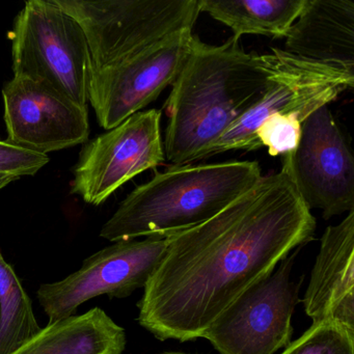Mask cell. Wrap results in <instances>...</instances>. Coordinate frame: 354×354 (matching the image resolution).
<instances>
[{
    "label": "cell",
    "instance_id": "obj_12",
    "mask_svg": "<svg viewBox=\"0 0 354 354\" xmlns=\"http://www.w3.org/2000/svg\"><path fill=\"white\" fill-rule=\"evenodd\" d=\"M3 96L10 144L47 155L88 140V109L53 88L14 76Z\"/></svg>",
    "mask_w": 354,
    "mask_h": 354
},
{
    "label": "cell",
    "instance_id": "obj_9",
    "mask_svg": "<svg viewBox=\"0 0 354 354\" xmlns=\"http://www.w3.org/2000/svg\"><path fill=\"white\" fill-rule=\"evenodd\" d=\"M169 237L113 242L84 261L75 272L37 292L49 322L72 316L82 304L107 295L124 298L145 288L169 245Z\"/></svg>",
    "mask_w": 354,
    "mask_h": 354
},
{
    "label": "cell",
    "instance_id": "obj_11",
    "mask_svg": "<svg viewBox=\"0 0 354 354\" xmlns=\"http://www.w3.org/2000/svg\"><path fill=\"white\" fill-rule=\"evenodd\" d=\"M161 111H140L88 142L74 171L72 194L99 206L140 174L165 161Z\"/></svg>",
    "mask_w": 354,
    "mask_h": 354
},
{
    "label": "cell",
    "instance_id": "obj_4",
    "mask_svg": "<svg viewBox=\"0 0 354 354\" xmlns=\"http://www.w3.org/2000/svg\"><path fill=\"white\" fill-rule=\"evenodd\" d=\"M9 38L14 76L41 82L88 109V40L80 24L55 0L26 3Z\"/></svg>",
    "mask_w": 354,
    "mask_h": 354
},
{
    "label": "cell",
    "instance_id": "obj_5",
    "mask_svg": "<svg viewBox=\"0 0 354 354\" xmlns=\"http://www.w3.org/2000/svg\"><path fill=\"white\" fill-rule=\"evenodd\" d=\"M84 30L91 72L194 28L198 0H55Z\"/></svg>",
    "mask_w": 354,
    "mask_h": 354
},
{
    "label": "cell",
    "instance_id": "obj_6",
    "mask_svg": "<svg viewBox=\"0 0 354 354\" xmlns=\"http://www.w3.org/2000/svg\"><path fill=\"white\" fill-rule=\"evenodd\" d=\"M268 80L262 98L241 115L216 144L207 159L227 151L259 150L257 130L272 115L301 125L306 118L354 86V74L308 61L272 48L267 53Z\"/></svg>",
    "mask_w": 354,
    "mask_h": 354
},
{
    "label": "cell",
    "instance_id": "obj_7",
    "mask_svg": "<svg viewBox=\"0 0 354 354\" xmlns=\"http://www.w3.org/2000/svg\"><path fill=\"white\" fill-rule=\"evenodd\" d=\"M300 248L279 268L242 293L203 333L219 354H274L291 343V320L304 277L292 281Z\"/></svg>",
    "mask_w": 354,
    "mask_h": 354
},
{
    "label": "cell",
    "instance_id": "obj_19",
    "mask_svg": "<svg viewBox=\"0 0 354 354\" xmlns=\"http://www.w3.org/2000/svg\"><path fill=\"white\" fill-rule=\"evenodd\" d=\"M48 162V155L32 152L7 140H0V175L13 176L18 179L34 176Z\"/></svg>",
    "mask_w": 354,
    "mask_h": 354
},
{
    "label": "cell",
    "instance_id": "obj_17",
    "mask_svg": "<svg viewBox=\"0 0 354 354\" xmlns=\"http://www.w3.org/2000/svg\"><path fill=\"white\" fill-rule=\"evenodd\" d=\"M40 329L32 299L0 252V354H11Z\"/></svg>",
    "mask_w": 354,
    "mask_h": 354
},
{
    "label": "cell",
    "instance_id": "obj_2",
    "mask_svg": "<svg viewBox=\"0 0 354 354\" xmlns=\"http://www.w3.org/2000/svg\"><path fill=\"white\" fill-rule=\"evenodd\" d=\"M267 55L248 53L231 38L215 46L194 37L165 102L163 148L174 167L207 159L225 131L264 95Z\"/></svg>",
    "mask_w": 354,
    "mask_h": 354
},
{
    "label": "cell",
    "instance_id": "obj_13",
    "mask_svg": "<svg viewBox=\"0 0 354 354\" xmlns=\"http://www.w3.org/2000/svg\"><path fill=\"white\" fill-rule=\"evenodd\" d=\"M304 304L313 323L337 321L354 331V211L325 230Z\"/></svg>",
    "mask_w": 354,
    "mask_h": 354
},
{
    "label": "cell",
    "instance_id": "obj_18",
    "mask_svg": "<svg viewBox=\"0 0 354 354\" xmlns=\"http://www.w3.org/2000/svg\"><path fill=\"white\" fill-rule=\"evenodd\" d=\"M281 354H354V331L337 321L313 323Z\"/></svg>",
    "mask_w": 354,
    "mask_h": 354
},
{
    "label": "cell",
    "instance_id": "obj_8",
    "mask_svg": "<svg viewBox=\"0 0 354 354\" xmlns=\"http://www.w3.org/2000/svg\"><path fill=\"white\" fill-rule=\"evenodd\" d=\"M281 171L308 208L320 210L323 218L354 211V157L329 105L304 120L299 142L283 155Z\"/></svg>",
    "mask_w": 354,
    "mask_h": 354
},
{
    "label": "cell",
    "instance_id": "obj_21",
    "mask_svg": "<svg viewBox=\"0 0 354 354\" xmlns=\"http://www.w3.org/2000/svg\"><path fill=\"white\" fill-rule=\"evenodd\" d=\"M160 354H190V353H184V352H165V353Z\"/></svg>",
    "mask_w": 354,
    "mask_h": 354
},
{
    "label": "cell",
    "instance_id": "obj_1",
    "mask_svg": "<svg viewBox=\"0 0 354 354\" xmlns=\"http://www.w3.org/2000/svg\"><path fill=\"white\" fill-rule=\"evenodd\" d=\"M315 231L316 218L289 176H263L206 223L169 237L138 304V323L160 341L200 339Z\"/></svg>",
    "mask_w": 354,
    "mask_h": 354
},
{
    "label": "cell",
    "instance_id": "obj_20",
    "mask_svg": "<svg viewBox=\"0 0 354 354\" xmlns=\"http://www.w3.org/2000/svg\"><path fill=\"white\" fill-rule=\"evenodd\" d=\"M16 180H18V178L13 177V176L0 175V190L11 184L12 182L16 181Z\"/></svg>",
    "mask_w": 354,
    "mask_h": 354
},
{
    "label": "cell",
    "instance_id": "obj_16",
    "mask_svg": "<svg viewBox=\"0 0 354 354\" xmlns=\"http://www.w3.org/2000/svg\"><path fill=\"white\" fill-rule=\"evenodd\" d=\"M306 0H198L201 13L225 24L239 40L244 35L286 38Z\"/></svg>",
    "mask_w": 354,
    "mask_h": 354
},
{
    "label": "cell",
    "instance_id": "obj_3",
    "mask_svg": "<svg viewBox=\"0 0 354 354\" xmlns=\"http://www.w3.org/2000/svg\"><path fill=\"white\" fill-rule=\"evenodd\" d=\"M262 177L257 161L171 165L136 187L100 236L111 242L171 237L206 223Z\"/></svg>",
    "mask_w": 354,
    "mask_h": 354
},
{
    "label": "cell",
    "instance_id": "obj_14",
    "mask_svg": "<svg viewBox=\"0 0 354 354\" xmlns=\"http://www.w3.org/2000/svg\"><path fill=\"white\" fill-rule=\"evenodd\" d=\"M285 51L354 74V3L306 0L286 36Z\"/></svg>",
    "mask_w": 354,
    "mask_h": 354
},
{
    "label": "cell",
    "instance_id": "obj_15",
    "mask_svg": "<svg viewBox=\"0 0 354 354\" xmlns=\"http://www.w3.org/2000/svg\"><path fill=\"white\" fill-rule=\"evenodd\" d=\"M126 333L102 308L49 322L11 354H123Z\"/></svg>",
    "mask_w": 354,
    "mask_h": 354
},
{
    "label": "cell",
    "instance_id": "obj_10",
    "mask_svg": "<svg viewBox=\"0 0 354 354\" xmlns=\"http://www.w3.org/2000/svg\"><path fill=\"white\" fill-rule=\"evenodd\" d=\"M194 37L192 30L179 32L91 72L88 101L99 125L105 130L117 127L173 86L187 61Z\"/></svg>",
    "mask_w": 354,
    "mask_h": 354
}]
</instances>
